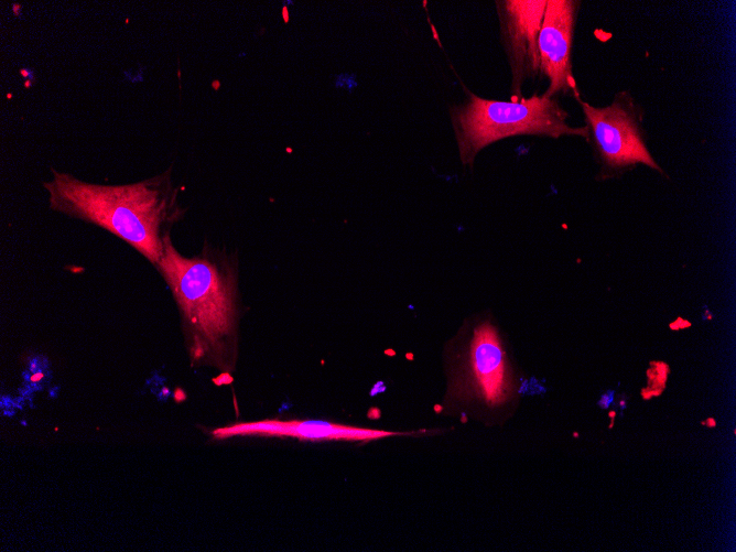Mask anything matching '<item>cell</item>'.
Masks as SVG:
<instances>
[{"label":"cell","mask_w":736,"mask_h":552,"mask_svg":"<svg viewBox=\"0 0 736 552\" xmlns=\"http://www.w3.org/2000/svg\"><path fill=\"white\" fill-rule=\"evenodd\" d=\"M176 303L191 366L230 374L238 359L239 292L237 258L207 242L193 257L166 239L154 266Z\"/></svg>","instance_id":"obj_1"},{"label":"cell","mask_w":736,"mask_h":552,"mask_svg":"<svg viewBox=\"0 0 736 552\" xmlns=\"http://www.w3.org/2000/svg\"><path fill=\"white\" fill-rule=\"evenodd\" d=\"M43 182L51 210L96 225L132 247L153 267L172 227L185 214L171 167L128 184L90 183L51 167Z\"/></svg>","instance_id":"obj_2"},{"label":"cell","mask_w":736,"mask_h":552,"mask_svg":"<svg viewBox=\"0 0 736 552\" xmlns=\"http://www.w3.org/2000/svg\"><path fill=\"white\" fill-rule=\"evenodd\" d=\"M467 95L466 102L450 110L464 165H472L487 145L515 136L585 139V127L571 126L567 111L555 97L533 94L528 98L505 101L483 98L469 91Z\"/></svg>","instance_id":"obj_3"},{"label":"cell","mask_w":736,"mask_h":552,"mask_svg":"<svg viewBox=\"0 0 736 552\" xmlns=\"http://www.w3.org/2000/svg\"><path fill=\"white\" fill-rule=\"evenodd\" d=\"M575 100L584 118L585 141L603 172L616 173L642 164L662 173L647 145L645 110L631 93L617 91L606 106H593L581 96Z\"/></svg>","instance_id":"obj_4"},{"label":"cell","mask_w":736,"mask_h":552,"mask_svg":"<svg viewBox=\"0 0 736 552\" xmlns=\"http://www.w3.org/2000/svg\"><path fill=\"white\" fill-rule=\"evenodd\" d=\"M546 1H495L500 42L508 61L510 90L515 100L523 97V84L540 74L538 39Z\"/></svg>","instance_id":"obj_5"},{"label":"cell","mask_w":736,"mask_h":552,"mask_svg":"<svg viewBox=\"0 0 736 552\" xmlns=\"http://www.w3.org/2000/svg\"><path fill=\"white\" fill-rule=\"evenodd\" d=\"M581 3L578 0L546 1L538 48L540 74L549 82L543 94L549 97L564 94L575 99L581 96L572 63L574 32Z\"/></svg>","instance_id":"obj_6"},{"label":"cell","mask_w":736,"mask_h":552,"mask_svg":"<svg viewBox=\"0 0 736 552\" xmlns=\"http://www.w3.org/2000/svg\"><path fill=\"white\" fill-rule=\"evenodd\" d=\"M210 434L215 440H226L235 436H267L307 441L369 442L410 433L358 427L326 421L266 419L216 427Z\"/></svg>","instance_id":"obj_7"},{"label":"cell","mask_w":736,"mask_h":552,"mask_svg":"<svg viewBox=\"0 0 736 552\" xmlns=\"http://www.w3.org/2000/svg\"><path fill=\"white\" fill-rule=\"evenodd\" d=\"M468 362L474 394L489 405L504 403L511 391L509 368L499 336L490 324L475 328Z\"/></svg>","instance_id":"obj_8"},{"label":"cell","mask_w":736,"mask_h":552,"mask_svg":"<svg viewBox=\"0 0 736 552\" xmlns=\"http://www.w3.org/2000/svg\"><path fill=\"white\" fill-rule=\"evenodd\" d=\"M704 425H706L708 427H714V426H716V422L713 418H707V420L704 421Z\"/></svg>","instance_id":"obj_9"},{"label":"cell","mask_w":736,"mask_h":552,"mask_svg":"<svg viewBox=\"0 0 736 552\" xmlns=\"http://www.w3.org/2000/svg\"><path fill=\"white\" fill-rule=\"evenodd\" d=\"M41 378H42L41 372H37L36 375H34V376L32 377V380H33V381H37V380H40Z\"/></svg>","instance_id":"obj_10"},{"label":"cell","mask_w":736,"mask_h":552,"mask_svg":"<svg viewBox=\"0 0 736 552\" xmlns=\"http://www.w3.org/2000/svg\"><path fill=\"white\" fill-rule=\"evenodd\" d=\"M614 415H615L614 411L609 412V416H610L611 420H614Z\"/></svg>","instance_id":"obj_11"},{"label":"cell","mask_w":736,"mask_h":552,"mask_svg":"<svg viewBox=\"0 0 736 552\" xmlns=\"http://www.w3.org/2000/svg\"><path fill=\"white\" fill-rule=\"evenodd\" d=\"M574 437H578V433H577V432H574Z\"/></svg>","instance_id":"obj_12"}]
</instances>
